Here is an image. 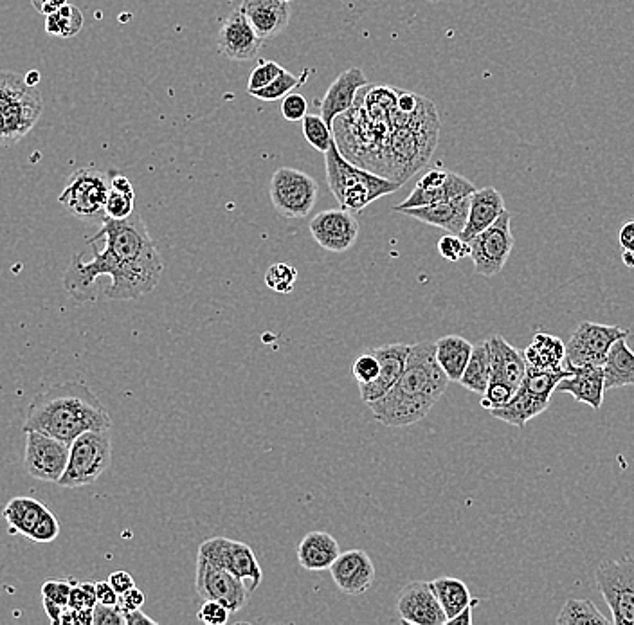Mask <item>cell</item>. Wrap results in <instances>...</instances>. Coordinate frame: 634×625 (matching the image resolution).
Instances as JSON below:
<instances>
[{
    "mask_svg": "<svg viewBox=\"0 0 634 625\" xmlns=\"http://www.w3.org/2000/svg\"><path fill=\"white\" fill-rule=\"evenodd\" d=\"M310 235L330 253H346L359 238V222L348 209H327L310 222Z\"/></svg>",
    "mask_w": 634,
    "mask_h": 625,
    "instance_id": "17",
    "label": "cell"
},
{
    "mask_svg": "<svg viewBox=\"0 0 634 625\" xmlns=\"http://www.w3.org/2000/svg\"><path fill=\"white\" fill-rule=\"evenodd\" d=\"M109 411L83 382H62L40 393L29 404L24 431H40L65 444L87 431H110Z\"/></svg>",
    "mask_w": 634,
    "mask_h": 625,
    "instance_id": "3",
    "label": "cell"
},
{
    "mask_svg": "<svg viewBox=\"0 0 634 625\" xmlns=\"http://www.w3.org/2000/svg\"><path fill=\"white\" fill-rule=\"evenodd\" d=\"M303 125V136L307 139L308 145L316 148L317 152L327 154L328 148L334 143V130L328 127L327 121L321 118V114H307L301 121Z\"/></svg>",
    "mask_w": 634,
    "mask_h": 625,
    "instance_id": "37",
    "label": "cell"
},
{
    "mask_svg": "<svg viewBox=\"0 0 634 625\" xmlns=\"http://www.w3.org/2000/svg\"><path fill=\"white\" fill-rule=\"evenodd\" d=\"M330 573L337 588L346 595H363L375 582V566L364 550L339 553Z\"/></svg>",
    "mask_w": 634,
    "mask_h": 625,
    "instance_id": "21",
    "label": "cell"
},
{
    "mask_svg": "<svg viewBox=\"0 0 634 625\" xmlns=\"http://www.w3.org/2000/svg\"><path fill=\"white\" fill-rule=\"evenodd\" d=\"M49 508L40 503L38 499L28 498V496H17L11 499L6 507L2 508V516L8 521L13 532L29 537L35 530V526L46 516Z\"/></svg>",
    "mask_w": 634,
    "mask_h": 625,
    "instance_id": "32",
    "label": "cell"
},
{
    "mask_svg": "<svg viewBox=\"0 0 634 625\" xmlns=\"http://www.w3.org/2000/svg\"><path fill=\"white\" fill-rule=\"evenodd\" d=\"M195 588L204 600H217L231 613L242 611L251 595V589L245 584V580L200 555H197Z\"/></svg>",
    "mask_w": 634,
    "mask_h": 625,
    "instance_id": "13",
    "label": "cell"
},
{
    "mask_svg": "<svg viewBox=\"0 0 634 625\" xmlns=\"http://www.w3.org/2000/svg\"><path fill=\"white\" fill-rule=\"evenodd\" d=\"M622 262H624L625 267H629V269H634V253H627V251H622Z\"/></svg>",
    "mask_w": 634,
    "mask_h": 625,
    "instance_id": "57",
    "label": "cell"
},
{
    "mask_svg": "<svg viewBox=\"0 0 634 625\" xmlns=\"http://www.w3.org/2000/svg\"><path fill=\"white\" fill-rule=\"evenodd\" d=\"M44 112V98L19 74L0 71V146L11 148L35 128Z\"/></svg>",
    "mask_w": 634,
    "mask_h": 625,
    "instance_id": "5",
    "label": "cell"
},
{
    "mask_svg": "<svg viewBox=\"0 0 634 625\" xmlns=\"http://www.w3.org/2000/svg\"><path fill=\"white\" fill-rule=\"evenodd\" d=\"M308 73H310V71L305 69L301 76H294V74L289 73V71H283V73H281L274 82L269 83L267 87H263L260 91L251 92V96L256 98V100L262 101L283 100L287 94H290L294 89H298L299 85H303V83L307 82Z\"/></svg>",
    "mask_w": 634,
    "mask_h": 625,
    "instance_id": "38",
    "label": "cell"
},
{
    "mask_svg": "<svg viewBox=\"0 0 634 625\" xmlns=\"http://www.w3.org/2000/svg\"><path fill=\"white\" fill-rule=\"evenodd\" d=\"M526 363L535 370H561L566 361V345L561 337L539 332L523 350Z\"/></svg>",
    "mask_w": 634,
    "mask_h": 625,
    "instance_id": "29",
    "label": "cell"
},
{
    "mask_svg": "<svg viewBox=\"0 0 634 625\" xmlns=\"http://www.w3.org/2000/svg\"><path fill=\"white\" fill-rule=\"evenodd\" d=\"M319 186L308 173L283 166L278 168L269 182L272 206L281 217L299 220L312 213L316 206Z\"/></svg>",
    "mask_w": 634,
    "mask_h": 625,
    "instance_id": "9",
    "label": "cell"
},
{
    "mask_svg": "<svg viewBox=\"0 0 634 625\" xmlns=\"http://www.w3.org/2000/svg\"><path fill=\"white\" fill-rule=\"evenodd\" d=\"M69 0H31L33 8L40 13V15H51L53 11L60 10L62 6H65Z\"/></svg>",
    "mask_w": 634,
    "mask_h": 625,
    "instance_id": "54",
    "label": "cell"
},
{
    "mask_svg": "<svg viewBox=\"0 0 634 625\" xmlns=\"http://www.w3.org/2000/svg\"><path fill=\"white\" fill-rule=\"evenodd\" d=\"M427 2H431V4H436V2H445V0H427Z\"/></svg>",
    "mask_w": 634,
    "mask_h": 625,
    "instance_id": "58",
    "label": "cell"
},
{
    "mask_svg": "<svg viewBox=\"0 0 634 625\" xmlns=\"http://www.w3.org/2000/svg\"><path fill=\"white\" fill-rule=\"evenodd\" d=\"M197 555L249 582L251 591L262 584V566L256 559L253 548L245 543L227 537H213L200 544Z\"/></svg>",
    "mask_w": 634,
    "mask_h": 625,
    "instance_id": "14",
    "label": "cell"
},
{
    "mask_svg": "<svg viewBox=\"0 0 634 625\" xmlns=\"http://www.w3.org/2000/svg\"><path fill=\"white\" fill-rule=\"evenodd\" d=\"M478 606V600L474 598L472 600L471 606L465 607L462 613H458V615L451 618V620H447V625H471L472 624V609Z\"/></svg>",
    "mask_w": 634,
    "mask_h": 625,
    "instance_id": "56",
    "label": "cell"
},
{
    "mask_svg": "<svg viewBox=\"0 0 634 625\" xmlns=\"http://www.w3.org/2000/svg\"><path fill=\"white\" fill-rule=\"evenodd\" d=\"M469 208H471V195L436 202L429 206H420V208L400 209L399 213L417 218L418 222H424L427 226L440 227L447 233L460 236L467 224Z\"/></svg>",
    "mask_w": 634,
    "mask_h": 625,
    "instance_id": "24",
    "label": "cell"
},
{
    "mask_svg": "<svg viewBox=\"0 0 634 625\" xmlns=\"http://www.w3.org/2000/svg\"><path fill=\"white\" fill-rule=\"evenodd\" d=\"M231 611L217 600H206L199 611V620L206 625H224L229 620Z\"/></svg>",
    "mask_w": 634,
    "mask_h": 625,
    "instance_id": "48",
    "label": "cell"
},
{
    "mask_svg": "<svg viewBox=\"0 0 634 625\" xmlns=\"http://www.w3.org/2000/svg\"><path fill=\"white\" fill-rule=\"evenodd\" d=\"M595 582L613 613V624L634 625V557L600 562Z\"/></svg>",
    "mask_w": 634,
    "mask_h": 625,
    "instance_id": "10",
    "label": "cell"
},
{
    "mask_svg": "<svg viewBox=\"0 0 634 625\" xmlns=\"http://www.w3.org/2000/svg\"><path fill=\"white\" fill-rule=\"evenodd\" d=\"M78 580L73 579H49L42 586V598L44 604H53V606L67 607L69 606V597L73 591L74 584Z\"/></svg>",
    "mask_w": 634,
    "mask_h": 625,
    "instance_id": "41",
    "label": "cell"
},
{
    "mask_svg": "<svg viewBox=\"0 0 634 625\" xmlns=\"http://www.w3.org/2000/svg\"><path fill=\"white\" fill-rule=\"evenodd\" d=\"M96 597H98V602L105 604V606H118L119 604V593L110 586L109 580L96 582Z\"/></svg>",
    "mask_w": 634,
    "mask_h": 625,
    "instance_id": "51",
    "label": "cell"
},
{
    "mask_svg": "<svg viewBox=\"0 0 634 625\" xmlns=\"http://www.w3.org/2000/svg\"><path fill=\"white\" fill-rule=\"evenodd\" d=\"M308 101L299 92H290L281 100V116L287 121H303L307 116Z\"/></svg>",
    "mask_w": 634,
    "mask_h": 625,
    "instance_id": "45",
    "label": "cell"
},
{
    "mask_svg": "<svg viewBox=\"0 0 634 625\" xmlns=\"http://www.w3.org/2000/svg\"><path fill=\"white\" fill-rule=\"evenodd\" d=\"M570 375L564 377L555 391L571 395L577 402L588 404L591 409L602 408L606 395V379L602 366H564Z\"/></svg>",
    "mask_w": 634,
    "mask_h": 625,
    "instance_id": "25",
    "label": "cell"
},
{
    "mask_svg": "<svg viewBox=\"0 0 634 625\" xmlns=\"http://www.w3.org/2000/svg\"><path fill=\"white\" fill-rule=\"evenodd\" d=\"M352 372H354L357 384H368V382L375 381L379 377L381 366H379L377 357L368 350L366 354L355 359L354 364H352Z\"/></svg>",
    "mask_w": 634,
    "mask_h": 625,
    "instance_id": "44",
    "label": "cell"
},
{
    "mask_svg": "<svg viewBox=\"0 0 634 625\" xmlns=\"http://www.w3.org/2000/svg\"><path fill=\"white\" fill-rule=\"evenodd\" d=\"M487 341L490 348L489 384L505 386L516 393L528 370L525 354L505 341V337L492 336Z\"/></svg>",
    "mask_w": 634,
    "mask_h": 625,
    "instance_id": "22",
    "label": "cell"
},
{
    "mask_svg": "<svg viewBox=\"0 0 634 625\" xmlns=\"http://www.w3.org/2000/svg\"><path fill=\"white\" fill-rule=\"evenodd\" d=\"M89 240L103 242V247L92 245L91 262H83L82 254H74L64 274V289L74 301H94V285L101 276H109L105 294L114 301L143 298L159 285L163 258L137 211L123 220L101 218L100 231Z\"/></svg>",
    "mask_w": 634,
    "mask_h": 625,
    "instance_id": "1",
    "label": "cell"
},
{
    "mask_svg": "<svg viewBox=\"0 0 634 625\" xmlns=\"http://www.w3.org/2000/svg\"><path fill=\"white\" fill-rule=\"evenodd\" d=\"M82 29V10L69 2L46 17V33L49 37L73 38Z\"/></svg>",
    "mask_w": 634,
    "mask_h": 625,
    "instance_id": "36",
    "label": "cell"
},
{
    "mask_svg": "<svg viewBox=\"0 0 634 625\" xmlns=\"http://www.w3.org/2000/svg\"><path fill=\"white\" fill-rule=\"evenodd\" d=\"M60 523L56 519L53 512H47L46 516L42 517V521L35 526V530L31 532L28 539L35 541V543H53L55 539H58L60 535Z\"/></svg>",
    "mask_w": 634,
    "mask_h": 625,
    "instance_id": "47",
    "label": "cell"
},
{
    "mask_svg": "<svg viewBox=\"0 0 634 625\" xmlns=\"http://www.w3.org/2000/svg\"><path fill=\"white\" fill-rule=\"evenodd\" d=\"M109 191V173L94 166H83L69 175L58 202L74 217L94 220L105 217Z\"/></svg>",
    "mask_w": 634,
    "mask_h": 625,
    "instance_id": "8",
    "label": "cell"
},
{
    "mask_svg": "<svg viewBox=\"0 0 634 625\" xmlns=\"http://www.w3.org/2000/svg\"><path fill=\"white\" fill-rule=\"evenodd\" d=\"M240 10L262 40L278 37L289 26L290 8L285 0H244Z\"/></svg>",
    "mask_w": 634,
    "mask_h": 625,
    "instance_id": "26",
    "label": "cell"
},
{
    "mask_svg": "<svg viewBox=\"0 0 634 625\" xmlns=\"http://www.w3.org/2000/svg\"><path fill=\"white\" fill-rule=\"evenodd\" d=\"M397 613L404 624L445 625L447 616L436 598L431 582L415 580L406 584L397 598Z\"/></svg>",
    "mask_w": 634,
    "mask_h": 625,
    "instance_id": "18",
    "label": "cell"
},
{
    "mask_svg": "<svg viewBox=\"0 0 634 625\" xmlns=\"http://www.w3.org/2000/svg\"><path fill=\"white\" fill-rule=\"evenodd\" d=\"M568 375H570L568 368L535 370L528 366L525 379L519 384L514 397L508 400L505 406L490 409V415L503 420L505 424L523 429L532 418L539 417L548 409L557 384Z\"/></svg>",
    "mask_w": 634,
    "mask_h": 625,
    "instance_id": "6",
    "label": "cell"
},
{
    "mask_svg": "<svg viewBox=\"0 0 634 625\" xmlns=\"http://www.w3.org/2000/svg\"><path fill=\"white\" fill-rule=\"evenodd\" d=\"M262 42L242 10L233 11L218 31V51L231 62L253 60L260 53Z\"/></svg>",
    "mask_w": 634,
    "mask_h": 625,
    "instance_id": "19",
    "label": "cell"
},
{
    "mask_svg": "<svg viewBox=\"0 0 634 625\" xmlns=\"http://www.w3.org/2000/svg\"><path fill=\"white\" fill-rule=\"evenodd\" d=\"M98 604L96 597V582H76L71 597H69V606L71 609H85V607H94Z\"/></svg>",
    "mask_w": 634,
    "mask_h": 625,
    "instance_id": "46",
    "label": "cell"
},
{
    "mask_svg": "<svg viewBox=\"0 0 634 625\" xmlns=\"http://www.w3.org/2000/svg\"><path fill=\"white\" fill-rule=\"evenodd\" d=\"M285 2H290V0H285Z\"/></svg>",
    "mask_w": 634,
    "mask_h": 625,
    "instance_id": "59",
    "label": "cell"
},
{
    "mask_svg": "<svg viewBox=\"0 0 634 625\" xmlns=\"http://www.w3.org/2000/svg\"><path fill=\"white\" fill-rule=\"evenodd\" d=\"M609 625L613 620L598 611V607L586 598H568L557 616V625Z\"/></svg>",
    "mask_w": 634,
    "mask_h": 625,
    "instance_id": "35",
    "label": "cell"
},
{
    "mask_svg": "<svg viewBox=\"0 0 634 625\" xmlns=\"http://www.w3.org/2000/svg\"><path fill=\"white\" fill-rule=\"evenodd\" d=\"M110 586L118 591L119 595H123L128 589L136 588V580L128 573V571H114L109 577Z\"/></svg>",
    "mask_w": 634,
    "mask_h": 625,
    "instance_id": "52",
    "label": "cell"
},
{
    "mask_svg": "<svg viewBox=\"0 0 634 625\" xmlns=\"http://www.w3.org/2000/svg\"><path fill=\"white\" fill-rule=\"evenodd\" d=\"M123 615H125V625H157V620L145 615L141 609L127 611V613H123Z\"/></svg>",
    "mask_w": 634,
    "mask_h": 625,
    "instance_id": "55",
    "label": "cell"
},
{
    "mask_svg": "<svg viewBox=\"0 0 634 625\" xmlns=\"http://www.w3.org/2000/svg\"><path fill=\"white\" fill-rule=\"evenodd\" d=\"M298 271L290 263H274L265 272V285L276 294H289L296 287Z\"/></svg>",
    "mask_w": 634,
    "mask_h": 625,
    "instance_id": "39",
    "label": "cell"
},
{
    "mask_svg": "<svg viewBox=\"0 0 634 625\" xmlns=\"http://www.w3.org/2000/svg\"><path fill=\"white\" fill-rule=\"evenodd\" d=\"M112 463V442L109 431H87L82 433L71 444L69 463L65 467L62 478L58 480L60 487L78 489L92 485L100 480L101 474L107 471Z\"/></svg>",
    "mask_w": 634,
    "mask_h": 625,
    "instance_id": "7",
    "label": "cell"
},
{
    "mask_svg": "<svg viewBox=\"0 0 634 625\" xmlns=\"http://www.w3.org/2000/svg\"><path fill=\"white\" fill-rule=\"evenodd\" d=\"M503 211H507L505 200L496 188L487 186V188L474 191L471 195V208H469L467 224L460 235L462 240L471 242L474 236L480 235L481 231L492 226Z\"/></svg>",
    "mask_w": 634,
    "mask_h": 625,
    "instance_id": "27",
    "label": "cell"
},
{
    "mask_svg": "<svg viewBox=\"0 0 634 625\" xmlns=\"http://www.w3.org/2000/svg\"><path fill=\"white\" fill-rule=\"evenodd\" d=\"M370 352L377 357L381 372H379V377L375 381L368 382V384H359L361 399L366 404L384 397L395 386V382L399 381L400 375H402L404 368H406V363H408L411 346L393 343V345L372 348Z\"/></svg>",
    "mask_w": 634,
    "mask_h": 625,
    "instance_id": "20",
    "label": "cell"
},
{
    "mask_svg": "<svg viewBox=\"0 0 634 625\" xmlns=\"http://www.w3.org/2000/svg\"><path fill=\"white\" fill-rule=\"evenodd\" d=\"M366 85H370L368 78L357 67H352L337 76L336 82L328 87L325 98L319 103L321 118L327 121L328 127L334 130V121L354 107L359 92L363 91Z\"/></svg>",
    "mask_w": 634,
    "mask_h": 625,
    "instance_id": "23",
    "label": "cell"
},
{
    "mask_svg": "<svg viewBox=\"0 0 634 625\" xmlns=\"http://www.w3.org/2000/svg\"><path fill=\"white\" fill-rule=\"evenodd\" d=\"M285 69L276 62H267L263 60L260 64L256 65L253 69V73L249 76V83H247V92L251 94L254 91H260L263 87H267L269 83L274 82Z\"/></svg>",
    "mask_w": 634,
    "mask_h": 625,
    "instance_id": "42",
    "label": "cell"
},
{
    "mask_svg": "<svg viewBox=\"0 0 634 625\" xmlns=\"http://www.w3.org/2000/svg\"><path fill=\"white\" fill-rule=\"evenodd\" d=\"M431 586L435 589L436 598L440 602V606L444 609L447 620H451L458 613H462L463 609L471 606V591L465 586V582L454 577H440L431 582Z\"/></svg>",
    "mask_w": 634,
    "mask_h": 625,
    "instance_id": "33",
    "label": "cell"
},
{
    "mask_svg": "<svg viewBox=\"0 0 634 625\" xmlns=\"http://www.w3.org/2000/svg\"><path fill=\"white\" fill-rule=\"evenodd\" d=\"M449 377L436 361V345L422 341L411 346L399 381L381 399L368 402L373 418L386 427L417 424L442 399Z\"/></svg>",
    "mask_w": 634,
    "mask_h": 625,
    "instance_id": "2",
    "label": "cell"
},
{
    "mask_svg": "<svg viewBox=\"0 0 634 625\" xmlns=\"http://www.w3.org/2000/svg\"><path fill=\"white\" fill-rule=\"evenodd\" d=\"M325 168L330 190L334 193L339 206L352 213H361L375 200L391 195L402 188L399 182L382 177L379 173L364 170L363 166L354 164L346 157L336 139L325 154Z\"/></svg>",
    "mask_w": 634,
    "mask_h": 625,
    "instance_id": "4",
    "label": "cell"
},
{
    "mask_svg": "<svg viewBox=\"0 0 634 625\" xmlns=\"http://www.w3.org/2000/svg\"><path fill=\"white\" fill-rule=\"evenodd\" d=\"M604 379H606V391L634 386V352L627 345V337L618 339L611 346L604 363Z\"/></svg>",
    "mask_w": 634,
    "mask_h": 625,
    "instance_id": "31",
    "label": "cell"
},
{
    "mask_svg": "<svg viewBox=\"0 0 634 625\" xmlns=\"http://www.w3.org/2000/svg\"><path fill=\"white\" fill-rule=\"evenodd\" d=\"M436 361L451 382H460L471 359L472 348L467 339L460 336L440 337L435 343Z\"/></svg>",
    "mask_w": 634,
    "mask_h": 625,
    "instance_id": "30",
    "label": "cell"
},
{
    "mask_svg": "<svg viewBox=\"0 0 634 625\" xmlns=\"http://www.w3.org/2000/svg\"><path fill=\"white\" fill-rule=\"evenodd\" d=\"M618 244L622 247V251L634 253V218L624 222V226L618 229Z\"/></svg>",
    "mask_w": 634,
    "mask_h": 625,
    "instance_id": "53",
    "label": "cell"
},
{
    "mask_svg": "<svg viewBox=\"0 0 634 625\" xmlns=\"http://www.w3.org/2000/svg\"><path fill=\"white\" fill-rule=\"evenodd\" d=\"M627 336L625 328L582 321L566 345L564 366H604L611 346Z\"/></svg>",
    "mask_w": 634,
    "mask_h": 625,
    "instance_id": "12",
    "label": "cell"
},
{
    "mask_svg": "<svg viewBox=\"0 0 634 625\" xmlns=\"http://www.w3.org/2000/svg\"><path fill=\"white\" fill-rule=\"evenodd\" d=\"M438 253L447 262H460L463 258L471 256V247L469 242L462 240V236L447 233L438 240Z\"/></svg>",
    "mask_w": 634,
    "mask_h": 625,
    "instance_id": "43",
    "label": "cell"
},
{
    "mask_svg": "<svg viewBox=\"0 0 634 625\" xmlns=\"http://www.w3.org/2000/svg\"><path fill=\"white\" fill-rule=\"evenodd\" d=\"M474 191L476 186L462 175L449 172L444 168H433L424 173L422 179H418L417 186L409 193L408 199L393 209L400 211L406 208H420V206H429L444 200L469 197Z\"/></svg>",
    "mask_w": 634,
    "mask_h": 625,
    "instance_id": "16",
    "label": "cell"
},
{
    "mask_svg": "<svg viewBox=\"0 0 634 625\" xmlns=\"http://www.w3.org/2000/svg\"><path fill=\"white\" fill-rule=\"evenodd\" d=\"M136 193H125V191L110 188L107 204H105V217L123 220L136 211Z\"/></svg>",
    "mask_w": 634,
    "mask_h": 625,
    "instance_id": "40",
    "label": "cell"
},
{
    "mask_svg": "<svg viewBox=\"0 0 634 625\" xmlns=\"http://www.w3.org/2000/svg\"><path fill=\"white\" fill-rule=\"evenodd\" d=\"M512 215L503 211L498 220L474 236L471 247V260L474 263V271L485 278H492L505 269L512 247H514V235H512Z\"/></svg>",
    "mask_w": 634,
    "mask_h": 625,
    "instance_id": "11",
    "label": "cell"
},
{
    "mask_svg": "<svg viewBox=\"0 0 634 625\" xmlns=\"http://www.w3.org/2000/svg\"><path fill=\"white\" fill-rule=\"evenodd\" d=\"M341 548L334 535L327 532H308L298 544V562L307 571H325L332 568Z\"/></svg>",
    "mask_w": 634,
    "mask_h": 625,
    "instance_id": "28",
    "label": "cell"
},
{
    "mask_svg": "<svg viewBox=\"0 0 634 625\" xmlns=\"http://www.w3.org/2000/svg\"><path fill=\"white\" fill-rule=\"evenodd\" d=\"M490 381V348L489 341H483L472 348L471 359L463 372L460 384L465 390L476 395H483L489 388Z\"/></svg>",
    "mask_w": 634,
    "mask_h": 625,
    "instance_id": "34",
    "label": "cell"
},
{
    "mask_svg": "<svg viewBox=\"0 0 634 625\" xmlns=\"http://www.w3.org/2000/svg\"><path fill=\"white\" fill-rule=\"evenodd\" d=\"M26 433V472L35 480L58 483L69 463L71 445L40 431Z\"/></svg>",
    "mask_w": 634,
    "mask_h": 625,
    "instance_id": "15",
    "label": "cell"
},
{
    "mask_svg": "<svg viewBox=\"0 0 634 625\" xmlns=\"http://www.w3.org/2000/svg\"><path fill=\"white\" fill-rule=\"evenodd\" d=\"M145 602V593H143L141 589L132 588L125 591L123 595H119L118 606L123 613H127V611H136V609H141V607L145 606Z\"/></svg>",
    "mask_w": 634,
    "mask_h": 625,
    "instance_id": "50",
    "label": "cell"
},
{
    "mask_svg": "<svg viewBox=\"0 0 634 625\" xmlns=\"http://www.w3.org/2000/svg\"><path fill=\"white\" fill-rule=\"evenodd\" d=\"M94 625H125V615L119 606H94Z\"/></svg>",
    "mask_w": 634,
    "mask_h": 625,
    "instance_id": "49",
    "label": "cell"
}]
</instances>
